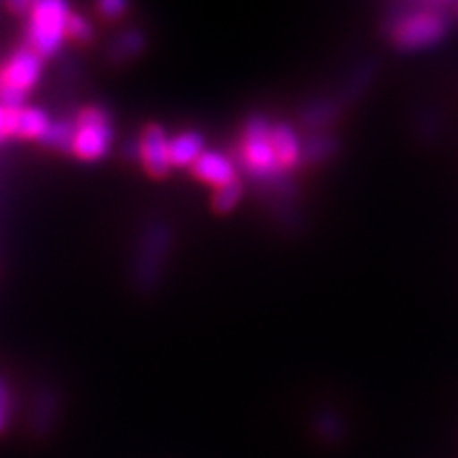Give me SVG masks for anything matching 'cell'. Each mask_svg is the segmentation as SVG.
<instances>
[{
    "label": "cell",
    "instance_id": "1",
    "mask_svg": "<svg viewBox=\"0 0 458 458\" xmlns=\"http://www.w3.org/2000/svg\"><path fill=\"white\" fill-rule=\"evenodd\" d=\"M172 245H174V232L166 220L153 218L143 224L131 264V279L136 293L151 296L159 291Z\"/></svg>",
    "mask_w": 458,
    "mask_h": 458
},
{
    "label": "cell",
    "instance_id": "2",
    "mask_svg": "<svg viewBox=\"0 0 458 458\" xmlns=\"http://www.w3.org/2000/svg\"><path fill=\"white\" fill-rule=\"evenodd\" d=\"M242 163L249 174L260 183L284 193L286 182L283 180L284 168L279 165L274 146H271V124L262 114H250L245 123V132H242Z\"/></svg>",
    "mask_w": 458,
    "mask_h": 458
},
{
    "label": "cell",
    "instance_id": "3",
    "mask_svg": "<svg viewBox=\"0 0 458 458\" xmlns=\"http://www.w3.org/2000/svg\"><path fill=\"white\" fill-rule=\"evenodd\" d=\"M71 16V8L62 0H40L35 3L31 16L27 21L25 40L33 52H37L42 60L54 57L62 50L64 40L67 37V20Z\"/></svg>",
    "mask_w": 458,
    "mask_h": 458
},
{
    "label": "cell",
    "instance_id": "4",
    "mask_svg": "<svg viewBox=\"0 0 458 458\" xmlns=\"http://www.w3.org/2000/svg\"><path fill=\"white\" fill-rule=\"evenodd\" d=\"M77 134L73 155L82 161H99L109 153L113 143V123L104 107L89 106L75 114Z\"/></svg>",
    "mask_w": 458,
    "mask_h": 458
},
{
    "label": "cell",
    "instance_id": "5",
    "mask_svg": "<svg viewBox=\"0 0 458 458\" xmlns=\"http://www.w3.org/2000/svg\"><path fill=\"white\" fill-rule=\"evenodd\" d=\"M434 8L436 6H426L395 18L392 35L399 47L419 48L441 38L443 31H445V20L441 13L434 12Z\"/></svg>",
    "mask_w": 458,
    "mask_h": 458
},
{
    "label": "cell",
    "instance_id": "6",
    "mask_svg": "<svg viewBox=\"0 0 458 458\" xmlns=\"http://www.w3.org/2000/svg\"><path fill=\"white\" fill-rule=\"evenodd\" d=\"M42 71H45V60L29 47H21L6 62L3 75H0V84L29 94V90H33L38 84Z\"/></svg>",
    "mask_w": 458,
    "mask_h": 458
},
{
    "label": "cell",
    "instance_id": "7",
    "mask_svg": "<svg viewBox=\"0 0 458 458\" xmlns=\"http://www.w3.org/2000/svg\"><path fill=\"white\" fill-rule=\"evenodd\" d=\"M170 140L161 124H149L141 134L140 140V161L143 168L153 178H165L172 165H170Z\"/></svg>",
    "mask_w": 458,
    "mask_h": 458
},
{
    "label": "cell",
    "instance_id": "8",
    "mask_svg": "<svg viewBox=\"0 0 458 458\" xmlns=\"http://www.w3.org/2000/svg\"><path fill=\"white\" fill-rule=\"evenodd\" d=\"M191 170H193L195 178L214 185V188H222V185L237 180L235 163L222 151H207L205 149V153L195 161Z\"/></svg>",
    "mask_w": 458,
    "mask_h": 458
},
{
    "label": "cell",
    "instance_id": "9",
    "mask_svg": "<svg viewBox=\"0 0 458 458\" xmlns=\"http://www.w3.org/2000/svg\"><path fill=\"white\" fill-rule=\"evenodd\" d=\"M8 111H10V136L12 138L40 141V138L47 134L48 126H50V119L42 109L25 106L18 111H12V109H8Z\"/></svg>",
    "mask_w": 458,
    "mask_h": 458
},
{
    "label": "cell",
    "instance_id": "10",
    "mask_svg": "<svg viewBox=\"0 0 458 458\" xmlns=\"http://www.w3.org/2000/svg\"><path fill=\"white\" fill-rule=\"evenodd\" d=\"M168 151L172 166H193L199 157L205 153V136L197 131L180 132L170 140Z\"/></svg>",
    "mask_w": 458,
    "mask_h": 458
},
{
    "label": "cell",
    "instance_id": "11",
    "mask_svg": "<svg viewBox=\"0 0 458 458\" xmlns=\"http://www.w3.org/2000/svg\"><path fill=\"white\" fill-rule=\"evenodd\" d=\"M271 146H274L279 165L286 168H294L302 159V146L296 132L289 124L279 123L271 126Z\"/></svg>",
    "mask_w": 458,
    "mask_h": 458
},
{
    "label": "cell",
    "instance_id": "12",
    "mask_svg": "<svg viewBox=\"0 0 458 458\" xmlns=\"http://www.w3.org/2000/svg\"><path fill=\"white\" fill-rule=\"evenodd\" d=\"M146 50V35L140 29H126L111 40L107 48V60L111 64H126Z\"/></svg>",
    "mask_w": 458,
    "mask_h": 458
},
{
    "label": "cell",
    "instance_id": "13",
    "mask_svg": "<svg viewBox=\"0 0 458 458\" xmlns=\"http://www.w3.org/2000/svg\"><path fill=\"white\" fill-rule=\"evenodd\" d=\"M77 134V119L75 117H62L57 121H50L47 134L40 138V143L48 149L71 153L73 151V141Z\"/></svg>",
    "mask_w": 458,
    "mask_h": 458
},
{
    "label": "cell",
    "instance_id": "14",
    "mask_svg": "<svg viewBox=\"0 0 458 458\" xmlns=\"http://www.w3.org/2000/svg\"><path fill=\"white\" fill-rule=\"evenodd\" d=\"M57 414V395L52 390H42L35 401V412H33V429L37 434L45 436L52 428Z\"/></svg>",
    "mask_w": 458,
    "mask_h": 458
},
{
    "label": "cell",
    "instance_id": "15",
    "mask_svg": "<svg viewBox=\"0 0 458 458\" xmlns=\"http://www.w3.org/2000/svg\"><path fill=\"white\" fill-rule=\"evenodd\" d=\"M242 195H245V185L237 178L222 185V188H216V193L212 197V208L218 214L232 212L241 203Z\"/></svg>",
    "mask_w": 458,
    "mask_h": 458
},
{
    "label": "cell",
    "instance_id": "16",
    "mask_svg": "<svg viewBox=\"0 0 458 458\" xmlns=\"http://www.w3.org/2000/svg\"><path fill=\"white\" fill-rule=\"evenodd\" d=\"M336 149V143L331 136H313L304 143L302 157L310 163H319L333 155Z\"/></svg>",
    "mask_w": 458,
    "mask_h": 458
},
{
    "label": "cell",
    "instance_id": "17",
    "mask_svg": "<svg viewBox=\"0 0 458 458\" xmlns=\"http://www.w3.org/2000/svg\"><path fill=\"white\" fill-rule=\"evenodd\" d=\"M335 114H336V107L331 102H325V99H321V102H315L306 109L304 124L308 128H321L328 121H333Z\"/></svg>",
    "mask_w": 458,
    "mask_h": 458
},
{
    "label": "cell",
    "instance_id": "18",
    "mask_svg": "<svg viewBox=\"0 0 458 458\" xmlns=\"http://www.w3.org/2000/svg\"><path fill=\"white\" fill-rule=\"evenodd\" d=\"M67 37L77 42H90L94 37L92 21L79 12H71V16L67 20Z\"/></svg>",
    "mask_w": 458,
    "mask_h": 458
},
{
    "label": "cell",
    "instance_id": "19",
    "mask_svg": "<svg viewBox=\"0 0 458 458\" xmlns=\"http://www.w3.org/2000/svg\"><path fill=\"white\" fill-rule=\"evenodd\" d=\"M12 414V390L6 377L0 375V436L6 432Z\"/></svg>",
    "mask_w": 458,
    "mask_h": 458
},
{
    "label": "cell",
    "instance_id": "20",
    "mask_svg": "<svg viewBox=\"0 0 458 458\" xmlns=\"http://www.w3.org/2000/svg\"><path fill=\"white\" fill-rule=\"evenodd\" d=\"M98 10L104 18L117 20L128 10V4L124 3V0H104V3L98 4Z\"/></svg>",
    "mask_w": 458,
    "mask_h": 458
},
{
    "label": "cell",
    "instance_id": "21",
    "mask_svg": "<svg viewBox=\"0 0 458 458\" xmlns=\"http://www.w3.org/2000/svg\"><path fill=\"white\" fill-rule=\"evenodd\" d=\"M33 6H35V3H29V0H16V3L8 4V10L16 13V16L29 18V16H31V12H33Z\"/></svg>",
    "mask_w": 458,
    "mask_h": 458
},
{
    "label": "cell",
    "instance_id": "22",
    "mask_svg": "<svg viewBox=\"0 0 458 458\" xmlns=\"http://www.w3.org/2000/svg\"><path fill=\"white\" fill-rule=\"evenodd\" d=\"M8 138H12L10 136V111L0 106V143Z\"/></svg>",
    "mask_w": 458,
    "mask_h": 458
},
{
    "label": "cell",
    "instance_id": "23",
    "mask_svg": "<svg viewBox=\"0 0 458 458\" xmlns=\"http://www.w3.org/2000/svg\"><path fill=\"white\" fill-rule=\"evenodd\" d=\"M124 151L128 159H140V141H128Z\"/></svg>",
    "mask_w": 458,
    "mask_h": 458
}]
</instances>
